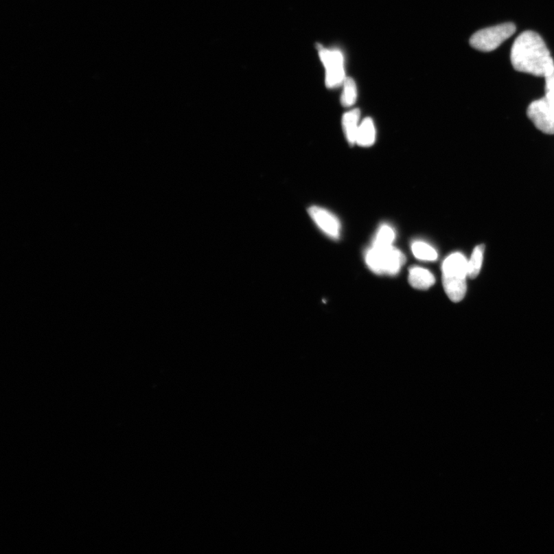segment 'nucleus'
Listing matches in <instances>:
<instances>
[{
    "instance_id": "obj_1",
    "label": "nucleus",
    "mask_w": 554,
    "mask_h": 554,
    "mask_svg": "<svg viewBox=\"0 0 554 554\" xmlns=\"http://www.w3.org/2000/svg\"><path fill=\"white\" fill-rule=\"evenodd\" d=\"M511 60L520 73L545 78L554 69V61L543 38L531 30L520 34L511 48Z\"/></svg>"
},
{
    "instance_id": "obj_2",
    "label": "nucleus",
    "mask_w": 554,
    "mask_h": 554,
    "mask_svg": "<svg viewBox=\"0 0 554 554\" xmlns=\"http://www.w3.org/2000/svg\"><path fill=\"white\" fill-rule=\"evenodd\" d=\"M443 285L446 294L453 302H460L466 295L468 260L461 253H454L442 265Z\"/></svg>"
},
{
    "instance_id": "obj_3",
    "label": "nucleus",
    "mask_w": 554,
    "mask_h": 554,
    "mask_svg": "<svg viewBox=\"0 0 554 554\" xmlns=\"http://www.w3.org/2000/svg\"><path fill=\"white\" fill-rule=\"evenodd\" d=\"M366 263L378 275H397L405 264L404 254L393 246H372L365 255Z\"/></svg>"
},
{
    "instance_id": "obj_4",
    "label": "nucleus",
    "mask_w": 554,
    "mask_h": 554,
    "mask_svg": "<svg viewBox=\"0 0 554 554\" xmlns=\"http://www.w3.org/2000/svg\"><path fill=\"white\" fill-rule=\"evenodd\" d=\"M515 32L516 25L512 23L496 25L477 31L470 37V44L482 52H492L511 37Z\"/></svg>"
},
{
    "instance_id": "obj_5",
    "label": "nucleus",
    "mask_w": 554,
    "mask_h": 554,
    "mask_svg": "<svg viewBox=\"0 0 554 554\" xmlns=\"http://www.w3.org/2000/svg\"><path fill=\"white\" fill-rule=\"evenodd\" d=\"M320 59L326 70L325 82L328 88L334 89L341 86L346 80L345 59L341 51L325 49L319 45Z\"/></svg>"
},
{
    "instance_id": "obj_6",
    "label": "nucleus",
    "mask_w": 554,
    "mask_h": 554,
    "mask_svg": "<svg viewBox=\"0 0 554 554\" xmlns=\"http://www.w3.org/2000/svg\"><path fill=\"white\" fill-rule=\"evenodd\" d=\"M527 116L537 128L546 133L554 135V99L545 97L531 103L527 109Z\"/></svg>"
},
{
    "instance_id": "obj_7",
    "label": "nucleus",
    "mask_w": 554,
    "mask_h": 554,
    "mask_svg": "<svg viewBox=\"0 0 554 554\" xmlns=\"http://www.w3.org/2000/svg\"><path fill=\"white\" fill-rule=\"evenodd\" d=\"M310 218L321 230L330 238L338 240L341 224L338 218L329 210L320 207H311L308 209Z\"/></svg>"
},
{
    "instance_id": "obj_8",
    "label": "nucleus",
    "mask_w": 554,
    "mask_h": 554,
    "mask_svg": "<svg viewBox=\"0 0 554 554\" xmlns=\"http://www.w3.org/2000/svg\"><path fill=\"white\" fill-rule=\"evenodd\" d=\"M408 280L413 288L418 290H428L435 284L432 273L419 266L411 267Z\"/></svg>"
},
{
    "instance_id": "obj_9",
    "label": "nucleus",
    "mask_w": 554,
    "mask_h": 554,
    "mask_svg": "<svg viewBox=\"0 0 554 554\" xmlns=\"http://www.w3.org/2000/svg\"><path fill=\"white\" fill-rule=\"evenodd\" d=\"M360 111L354 109L343 114L342 126L343 132L349 145L356 143V135L359 129Z\"/></svg>"
},
{
    "instance_id": "obj_10",
    "label": "nucleus",
    "mask_w": 554,
    "mask_h": 554,
    "mask_svg": "<svg viewBox=\"0 0 554 554\" xmlns=\"http://www.w3.org/2000/svg\"><path fill=\"white\" fill-rule=\"evenodd\" d=\"M376 129L373 120L367 117L360 124L358 135H356V144L362 148H369L375 143Z\"/></svg>"
},
{
    "instance_id": "obj_11",
    "label": "nucleus",
    "mask_w": 554,
    "mask_h": 554,
    "mask_svg": "<svg viewBox=\"0 0 554 554\" xmlns=\"http://www.w3.org/2000/svg\"><path fill=\"white\" fill-rule=\"evenodd\" d=\"M395 239H396V232H395L394 229L389 224H382L375 235L373 246H391Z\"/></svg>"
},
{
    "instance_id": "obj_12",
    "label": "nucleus",
    "mask_w": 554,
    "mask_h": 554,
    "mask_svg": "<svg viewBox=\"0 0 554 554\" xmlns=\"http://www.w3.org/2000/svg\"><path fill=\"white\" fill-rule=\"evenodd\" d=\"M411 250L415 257L420 260L435 261L438 257L435 248L423 241L413 242Z\"/></svg>"
},
{
    "instance_id": "obj_13",
    "label": "nucleus",
    "mask_w": 554,
    "mask_h": 554,
    "mask_svg": "<svg viewBox=\"0 0 554 554\" xmlns=\"http://www.w3.org/2000/svg\"><path fill=\"white\" fill-rule=\"evenodd\" d=\"M485 246L483 245L477 246L474 250L472 255L468 260V276L469 278L474 279L479 275L485 255Z\"/></svg>"
},
{
    "instance_id": "obj_14",
    "label": "nucleus",
    "mask_w": 554,
    "mask_h": 554,
    "mask_svg": "<svg viewBox=\"0 0 554 554\" xmlns=\"http://www.w3.org/2000/svg\"><path fill=\"white\" fill-rule=\"evenodd\" d=\"M358 99V89L355 81L352 78H346L343 82V90L341 95V104L345 107L354 105Z\"/></svg>"
},
{
    "instance_id": "obj_15",
    "label": "nucleus",
    "mask_w": 554,
    "mask_h": 554,
    "mask_svg": "<svg viewBox=\"0 0 554 554\" xmlns=\"http://www.w3.org/2000/svg\"><path fill=\"white\" fill-rule=\"evenodd\" d=\"M545 91L546 97L554 99V69L553 71L545 76Z\"/></svg>"
}]
</instances>
